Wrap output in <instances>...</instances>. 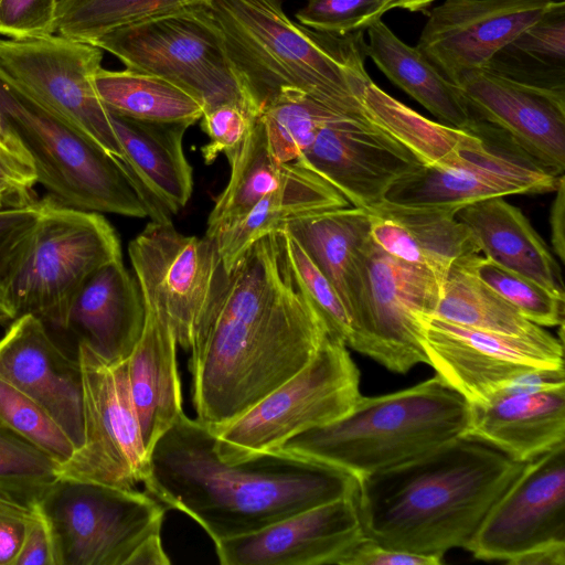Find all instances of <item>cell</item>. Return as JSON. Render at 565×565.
Returning a JSON list of instances; mask_svg holds the SVG:
<instances>
[{"instance_id":"obj_53","label":"cell","mask_w":565,"mask_h":565,"mask_svg":"<svg viewBox=\"0 0 565 565\" xmlns=\"http://www.w3.org/2000/svg\"><path fill=\"white\" fill-rule=\"evenodd\" d=\"M170 559L161 541V533L147 539L134 554L129 565H168Z\"/></svg>"},{"instance_id":"obj_55","label":"cell","mask_w":565,"mask_h":565,"mask_svg":"<svg viewBox=\"0 0 565 565\" xmlns=\"http://www.w3.org/2000/svg\"><path fill=\"white\" fill-rule=\"evenodd\" d=\"M1 207H8V206H6V205L3 204V202L0 200V209H1Z\"/></svg>"},{"instance_id":"obj_5","label":"cell","mask_w":565,"mask_h":565,"mask_svg":"<svg viewBox=\"0 0 565 565\" xmlns=\"http://www.w3.org/2000/svg\"><path fill=\"white\" fill-rule=\"evenodd\" d=\"M469 403L438 375L412 387L360 396L337 420L289 439L281 450L353 476L390 469L463 436Z\"/></svg>"},{"instance_id":"obj_10","label":"cell","mask_w":565,"mask_h":565,"mask_svg":"<svg viewBox=\"0 0 565 565\" xmlns=\"http://www.w3.org/2000/svg\"><path fill=\"white\" fill-rule=\"evenodd\" d=\"M443 280L430 269L392 257L369 238L350 301L351 348L396 373L428 364L423 322L434 315Z\"/></svg>"},{"instance_id":"obj_57","label":"cell","mask_w":565,"mask_h":565,"mask_svg":"<svg viewBox=\"0 0 565 565\" xmlns=\"http://www.w3.org/2000/svg\"><path fill=\"white\" fill-rule=\"evenodd\" d=\"M550 1H556V0H550Z\"/></svg>"},{"instance_id":"obj_24","label":"cell","mask_w":565,"mask_h":565,"mask_svg":"<svg viewBox=\"0 0 565 565\" xmlns=\"http://www.w3.org/2000/svg\"><path fill=\"white\" fill-rule=\"evenodd\" d=\"M146 308L136 278L122 259L99 268L71 307L67 328L109 362L127 360L141 335Z\"/></svg>"},{"instance_id":"obj_40","label":"cell","mask_w":565,"mask_h":565,"mask_svg":"<svg viewBox=\"0 0 565 565\" xmlns=\"http://www.w3.org/2000/svg\"><path fill=\"white\" fill-rule=\"evenodd\" d=\"M0 428L30 443L60 467L76 451L72 440L53 418L1 375Z\"/></svg>"},{"instance_id":"obj_30","label":"cell","mask_w":565,"mask_h":565,"mask_svg":"<svg viewBox=\"0 0 565 565\" xmlns=\"http://www.w3.org/2000/svg\"><path fill=\"white\" fill-rule=\"evenodd\" d=\"M349 204L331 184L300 166L285 184L215 236L222 265L228 270L252 244L295 218Z\"/></svg>"},{"instance_id":"obj_49","label":"cell","mask_w":565,"mask_h":565,"mask_svg":"<svg viewBox=\"0 0 565 565\" xmlns=\"http://www.w3.org/2000/svg\"><path fill=\"white\" fill-rule=\"evenodd\" d=\"M14 565H56L53 539L44 514L28 529Z\"/></svg>"},{"instance_id":"obj_43","label":"cell","mask_w":565,"mask_h":565,"mask_svg":"<svg viewBox=\"0 0 565 565\" xmlns=\"http://www.w3.org/2000/svg\"><path fill=\"white\" fill-rule=\"evenodd\" d=\"M280 232L286 257L298 284L322 317L329 332L348 345L352 324L343 301L300 244L285 228H280Z\"/></svg>"},{"instance_id":"obj_20","label":"cell","mask_w":565,"mask_h":565,"mask_svg":"<svg viewBox=\"0 0 565 565\" xmlns=\"http://www.w3.org/2000/svg\"><path fill=\"white\" fill-rule=\"evenodd\" d=\"M364 536L355 494L214 545L222 565H322L338 564Z\"/></svg>"},{"instance_id":"obj_51","label":"cell","mask_w":565,"mask_h":565,"mask_svg":"<svg viewBox=\"0 0 565 565\" xmlns=\"http://www.w3.org/2000/svg\"><path fill=\"white\" fill-rule=\"evenodd\" d=\"M0 157L19 167L20 169L36 175L33 162L28 151L0 117Z\"/></svg>"},{"instance_id":"obj_28","label":"cell","mask_w":565,"mask_h":565,"mask_svg":"<svg viewBox=\"0 0 565 565\" xmlns=\"http://www.w3.org/2000/svg\"><path fill=\"white\" fill-rule=\"evenodd\" d=\"M455 216L469 230L484 257L554 294L564 295L559 267L547 245L524 214L504 196L470 203Z\"/></svg>"},{"instance_id":"obj_21","label":"cell","mask_w":565,"mask_h":565,"mask_svg":"<svg viewBox=\"0 0 565 565\" xmlns=\"http://www.w3.org/2000/svg\"><path fill=\"white\" fill-rule=\"evenodd\" d=\"M0 375L39 404L78 450L84 434L81 363L51 338L45 323L25 313L0 339Z\"/></svg>"},{"instance_id":"obj_26","label":"cell","mask_w":565,"mask_h":565,"mask_svg":"<svg viewBox=\"0 0 565 565\" xmlns=\"http://www.w3.org/2000/svg\"><path fill=\"white\" fill-rule=\"evenodd\" d=\"M361 104L366 119L411 151L428 167L455 169L488 158L494 147L492 137L430 120L388 95L372 79Z\"/></svg>"},{"instance_id":"obj_29","label":"cell","mask_w":565,"mask_h":565,"mask_svg":"<svg viewBox=\"0 0 565 565\" xmlns=\"http://www.w3.org/2000/svg\"><path fill=\"white\" fill-rule=\"evenodd\" d=\"M365 54L396 86L440 122L477 131L479 121L457 85L447 79L416 47L403 42L382 20L366 29Z\"/></svg>"},{"instance_id":"obj_48","label":"cell","mask_w":565,"mask_h":565,"mask_svg":"<svg viewBox=\"0 0 565 565\" xmlns=\"http://www.w3.org/2000/svg\"><path fill=\"white\" fill-rule=\"evenodd\" d=\"M443 558L383 546L364 536L340 558L338 565H439Z\"/></svg>"},{"instance_id":"obj_15","label":"cell","mask_w":565,"mask_h":565,"mask_svg":"<svg viewBox=\"0 0 565 565\" xmlns=\"http://www.w3.org/2000/svg\"><path fill=\"white\" fill-rule=\"evenodd\" d=\"M128 254L146 310L190 352L222 264L216 241L184 235L172 221H150L129 243Z\"/></svg>"},{"instance_id":"obj_11","label":"cell","mask_w":565,"mask_h":565,"mask_svg":"<svg viewBox=\"0 0 565 565\" xmlns=\"http://www.w3.org/2000/svg\"><path fill=\"white\" fill-rule=\"evenodd\" d=\"M51 531L56 565H129L161 533L167 508L150 493L58 478L38 501Z\"/></svg>"},{"instance_id":"obj_16","label":"cell","mask_w":565,"mask_h":565,"mask_svg":"<svg viewBox=\"0 0 565 565\" xmlns=\"http://www.w3.org/2000/svg\"><path fill=\"white\" fill-rule=\"evenodd\" d=\"M565 543V441L527 461L501 494L466 550L510 564Z\"/></svg>"},{"instance_id":"obj_38","label":"cell","mask_w":565,"mask_h":565,"mask_svg":"<svg viewBox=\"0 0 565 565\" xmlns=\"http://www.w3.org/2000/svg\"><path fill=\"white\" fill-rule=\"evenodd\" d=\"M369 210L401 223L424 256L426 266L441 280L456 259L479 253L469 230L455 213L386 202Z\"/></svg>"},{"instance_id":"obj_4","label":"cell","mask_w":565,"mask_h":565,"mask_svg":"<svg viewBox=\"0 0 565 565\" xmlns=\"http://www.w3.org/2000/svg\"><path fill=\"white\" fill-rule=\"evenodd\" d=\"M209 7L259 109L280 88L291 87L339 115L371 124L361 104L371 81L363 31L316 32L290 20L279 0H211Z\"/></svg>"},{"instance_id":"obj_41","label":"cell","mask_w":565,"mask_h":565,"mask_svg":"<svg viewBox=\"0 0 565 565\" xmlns=\"http://www.w3.org/2000/svg\"><path fill=\"white\" fill-rule=\"evenodd\" d=\"M435 0H307L296 13L299 24L316 32L345 35L366 30L393 9L423 11Z\"/></svg>"},{"instance_id":"obj_17","label":"cell","mask_w":565,"mask_h":565,"mask_svg":"<svg viewBox=\"0 0 565 565\" xmlns=\"http://www.w3.org/2000/svg\"><path fill=\"white\" fill-rule=\"evenodd\" d=\"M469 110L524 157L559 177L565 170V93L478 68L455 82Z\"/></svg>"},{"instance_id":"obj_9","label":"cell","mask_w":565,"mask_h":565,"mask_svg":"<svg viewBox=\"0 0 565 565\" xmlns=\"http://www.w3.org/2000/svg\"><path fill=\"white\" fill-rule=\"evenodd\" d=\"M360 372L343 341L328 333L298 373L241 416L212 430L216 454L238 462L275 451L309 429L345 415L361 396Z\"/></svg>"},{"instance_id":"obj_50","label":"cell","mask_w":565,"mask_h":565,"mask_svg":"<svg viewBox=\"0 0 565 565\" xmlns=\"http://www.w3.org/2000/svg\"><path fill=\"white\" fill-rule=\"evenodd\" d=\"M36 175L0 157V200L6 206H20L36 201Z\"/></svg>"},{"instance_id":"obj_56","label":"cell","mask_w":565,"mask_h":565,"mask_svg":"<svg viewBox=\"0 0 565 565\" xmlns=\"http://www.w3.org/2000/svg\"><path fill=\"white\" fill-rule=\"evenodd\" d=\"M65 0H57V6H60L62 2H64Z\"/></svg>"},{"instance_id":"obj_45","label":"cell","mask_w":565,"mask_h":565,"mask_svg":"<svg viewBox=\"0 0 565 565\" xmlns=\"http://www.w3.org/2000/svg\"><path fill=\"white\" fill-rule=\"evenodd\" d=\"M257 115L235 103L205 110L201 118L202 128L210 141L201 149L204 162L211 164L220 153H224L231 163L245 142Z\"/></svg>"},{"instance_id":"obj_13","label":"cell","mask_w":565,"mask_h":565,"mask_svg":"<svg viewBox=\"0 0 565 565\" xmlns=\"http://www.w3.org/2000/svg\"><path fill=\"white\" fill-rule=\"evenodd\" d=\"M84 390L83 446L58 469V478L135 488L149 473L132 402L127 361L109 362L78 341Z\"/></svg>"},{"instance_id":"obj_42","label":"cell","mask_w":565,"mask_h":565,"mask_svg":"<svg viewBox=\"0 0 565 565\" xmlns=\"http://www.w3.org/2000/svg\"><path fill=\"white\" fill-rule=\"evenodd\" d=\"M58 468L46 454L0 428V492L38 503L58 479Z\"/></svg>"},{"instance_id":"obj_23","label":"cell","mask_w":565,"mask_h":565,"mask_svg":"<svg viewBox=\"0 0 565 565\" xmlns=\"http://www.w3.org/2000/svg\"><path fill=\"white\" fill-rule=\"evenodd\" d=\"M463 436L527 462L565 441V384L503 393L469 404Z\"/></svg>"},{"instance_id":"obj_25","label":"cell","mask_w":565,"mask_h":565,"mask_svg":"<svg viewBox=\"0 0 565 565\" xmlns=\"http://www.w3.org/2000/svg\"><path fill=\"white\" fill-rule=\"evenodd\" d=\"M110 114L125 164L162 221L182 210L193 190L183 151L184 122H151Z\"/></svg>"},{"instance_id":"obj_3","label":"cell","mask_w":565,"mask_h":565,"mask_svg":"<svg viewBox=\"0 0 565 565\" xmlns=\"http://www.w3.org/2000/svg\"><path fill=\"white\" fill-rule=\"evenodd\" d=\"M526 462L460 436L402 465L358 477L363 533L416 554L443 555L470 543Z\"/></svg>"},{"instance_id":"obj_47","label":"cell","mask_w":565,"mask_h":565,"mask_svg":"<svg viewBox=\"0 0 565 565\" xmlns=\"http://www.w3.org/2000/svg\"><path fill=\"white\" fill-rule=\"evenodd\" d=\"M42 515L38 503L0 492V565H14L28 529Z\"/></svg>"},{"instance_id":"obj_22","label":"cell","mask_w":565,"mask_h":565,"mask_svg":"<svg viewBox=\"0 0 565 565\" xmlns=\"http://www.w3.org/2000/svg\"><path fill=\"white\" fill-rule=\"evenodd\" d=\"M563 175L544 171L504 143L484 160L463 168L419 164L393 183L383 202L456 214L461 207L488 198L556 191Z\"/></svg>"},{"instance_id":"obj_27","label":"cell","mask_w":565,"mask_h":565,"mask_svg":"<svg viewBox=\"0 0 565 565\" xmlns=\"http://www.w3.org/2000/svg\"><path fill=\"white\" fill-rule=\"evenodd\" d=\"M177 345L170 327L146 310L141 335L126 361L129 388L149 455L183 414Z\"/></svg>"},{"instance_id":"obj_19","label":"cell","mask_w":565,"mask_h":565,"mask_svg":"<svg viewBox=\"0 0 565 565\" xmlns=\"http://www.w3.org/2000/svg\"><path fill=\"white\" fill-rule=\"evenodd\" d=\"M296 163L331 184L350 204L363 209L383 202L396 180L422 164L372 124L344 116L326 122Z\"/></svg>"},{"instance_id":"obj_39","label":"cell","mask_w":565,"mask_h":565,"mask_svg":"<svg viewBox=\"0 0 565 565\" xmlns=\"http://www.w3.org/2000/svg\"><path fill=\"white\" fill-rule=\"evenodd\" d=\"M475 275L512 305L523 317L541 327H562L564 295H557L536 281L508 269L478 253L468 256Z\"/></svg>"},{"instance_id":"obj_44","label":"cell","mask_w":565,"mask_h":565,"mask_svg":"<svg viewBox=\"0 0 565 565\" xmlns=\"http://www.w3.org/2000/svg\"><path fill=\"white\" fill-rule=\"evenodd\" d=\"M45 199L0 209V321H7V296L43 213Z\"/></svg>"},{"instance_id":"obj_7","label":"cell","mask_w":565,"mask_h":565,"mask_svg":"<svg viewBox=\"0 0 565 565\" xmlns=\"http://www.w3.org/2000/svg\"><path fill=\"white\" fill-rule=\"evenodd\" d=\"M90 43L116 56L128 70L184 89L204 111L235 103L259 113L209 6L120 26Z\"/></svg>"},{"instance_id":"obj_2","label":"cell","mask_w":565,"mask_h":565,"mask_svg":"<svg viewBox=\"0 0 565 565\" xmlns=\"http://www.w3.org/2000/svg\"><path fill=\"white\" fill-rule=\"evenodd\" d=\"M213 431L184 413L149 455L148 493L192 518L216 543L353 497L358 479L331 463L281 449L226 462Z\"/></svg>"},{"instance_id":"obj_8","label":"cell","mask_w":565,"mask_h":565,"mask_svg":"<svg viewBox=\"0 0 565 565\" xmlns=\"http://www.w3.org/2000/svg\"><path fill=\"white\" fill-rule=\"evenodd\" d=\"M7 296V321L31 313L66 330L73 301L103 266L122 259L102 213L70 207L50 194Z\"/></svg>"},{"instance_id":"obj_31","label":"cell","mask_w":565,"mask_h":565,"mask_svg":"<svg viewBox=\"0 0 565 565\" xmlns=\"http://www.w3.org/2000/svg\"><path fill=\"white\" fill-rule=\"evenodd\" d=\"M370 227V210L355 206L307 214L282 227L328 278L348 312L358 280L360 255L371 236Z\"/></svg>"},{"instance_id":"obj_52","label":"cell","mask_w":565,"mask_h":565,"mask_svg":"<svg viewBox=\"0 0 565 565\" xmlns=\"http://www.w3.org/2000/svg\"><path fill=\"white\" fill-rule=\"evenodd\" d=\"M556 198L550 213L551 239L556 256L565 259V180L564 175L556 189Z\"/></svg>"},{"instance_id":"obj_14","label":"cell","mask_w":565,"mask_h":565,"mask_svg":"<svg viewBox=\"0 0 565 565\" xmlns=\"http://www.w3.org/2000/svg\"><path fill=\"white\" fill-rule=\"evenodd\" d=\"M423 348L436 375L469 404H483L525 376L564 369L563 342L473 329L435 316L423 322Z\"/></svg>"},{"instance_id":"obj_46","label":"cell","mask_w":565,"mask_h":565,"mask_svg":"<svg viewBox=\"0 0 565 565\" xmlns=\"http://www.w3.org/2000/svg\"><path fill=\"white\" fill-rule=\"evenodd\" d=\"M57 0H0V35L30 39L55 33Z\"/></svg>"},{"instance_id":"obj_33","label":"cell","mask_w":565,"mask_h":565,"mask_svg":"<svg viewBox=\"0 0 565 565\" xmlns=\"http://www.w3.org/2000/svg\"><path fill=\"white\" fill-rule=\"evenodd\" d=\"M487 68L526 85L565 93V2L545 13L490 60Z\"/></svg>"},{"instance_id":"obj_32","label":"cell","mask_w":565,"mask_h":565,"mask_svg":"<svg viewBox=\"0 0 565 565\" xmlns=\"http://www.w3.org/2000/svg\"><path fill=\"white\" fill-rule=\"evenodd\" d=\"M468 256L456 259L448 268L433 316L460 326L507 335L532 339L553 337L482 282L472 271Z\"/></svg>"},{"instance_id":"obj_36","label":"cell","mask_w":565,"mask_h":565,"mask_svg":"<svg viewBox=\"0 0 565 565\" xmlns=\"http://www.w3.org/2000/svg\"><path fill=\"white\" fill-rule=\"evenodd\" d=\"M211 0H65L57 6L55 33L92 42L131 23L209 6Z\"/></svg>"},{"instance_id":"obj_37","label":"cell","mask_w":565,"mask_h":565,"mask_svg":"<svg viewBox=\"0 0 565 565\" xmlns=\"http://www.w3.org/2000/svg\"><path fill=\"white\" fill-rule=\"evenodd\" d=\"M339 115L303 92L282 87L260 107L268 147L277 162H296L311 146L319 129Z\"/></svg>"},{"instance_id":"obj_6","label":"cell","mask_w":565,"mask_h":565,"mask_svg":"<svg viewBox=\"0 0 565 565\" xmlns=\"http://www.w3.org/2000/svg\"><path fill=\"white\" fill-rule=\"evenodd\" d=\"M0 117L32 159L38 184L61 204L157 221L124 162L76 129L0 83Z\"/></svg>"},{"instance_id":"obj_1","label":"cell","mask_w":565,"mask_h":565,"mask_svg":"<svg viewBox=\"0 0 565 565\" xmlns=\"http://www.w3.org/2000/svg\"><path fill=\"white\" fill-rule=\"evenodd\" d=\"M330 333L298 284L280 230L221 264L191 349L196 419L216 430L298 373Z\"/></svg>"},{"instance_id":"obj_54","label":"cell","mask_w":565,"mask_h":565,"mask_svg":"<svg viewBox=\"0 0 565 565\" xmlns=\"http://www.w3.org/2000/svg\"><path fill=\"white\" fill-rule=\"evenodd\" d=\"M511 565H565V543L544 546L526 553Z\"/></svg>"},{"instance_id":"obj_34","label":"cell","mask_w":565,"mask_h":565,"mask_svg":"<svg viewBox=\"0 0 565 565\" xmlns=\"http://www.w3.org/2000/svg\"><path fill=\"white\" fill-rule=\"evenodd\" d=\"M230 167L228 183L207 218L205 236L210 238H215L264 196L285 184L300 168L296 162L280 163L274 159L258 115Z\"/></svg>"},{"instance_id":"obj_35","label":"cell","mask_w":565,"mask_h":565,"mask_svg":"<svg viewBox=\"0 0 565 565\" xmlns=\"http://www.w3.org/2000/svg\"><path fill=\"white\" fill-rule=\"evenodd\" d=\"M95 87L111 114L151 122L195 124L203 106L179 86L138 71L100 68Z\"/></svg>"},{"instance_id":"obj_12","label":"cell","mask_w":565,"mask_h":565,"mask_svg":"<svg viewBox=\"0 0 565 565\" xmlns=\"http://www.w3.org/2000/svg\"><path fill=\"white\" fill-rule=\"evenodd\" d=\"M103 50L57 33L0 38V83L125 162L111 117L95 87Z\"/></svg>"},{"instance_id":"obj_18","label":"cell","mask_w":565,"mask_h":565,"mask_svg":"<svg viewBox=\"0 0 565 565\" xmlns=\"http://www.w3.org/2000/svg\"><path fill=\"white\" fill-rule=\"evenodd\" d=\"M550 0H445L415 46L447 79L483 68L548 9Z\"/></svg>"}]
</instances>
